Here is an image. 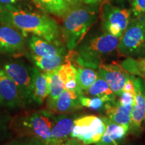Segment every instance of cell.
<instances>
[{
	"label": "cell",
	"mask_w": 145,
	"mask_h": 145,
	"mask_svg": "<svg viewBox=\"0 0 145 145\" xmlns=\"http://www.w3.org/2000/svg\"><path fill=\"white\" fill-rule=\"evenodd\" d=\"M32 2L44 13L63 18L69 8L64 0H32Z\"/></svg>",
	"instance_id": "44dd1931"
},
{
	"label": "cell",
	"mask_w": 145,
	"mask_h": 145,
	"mask_svg": "<svg viewBox=\"0 0 145 145\" xmlns=\"http://www.w3.org/2000/svg\"><path fill=\"white\" fill-rule=\"evenodd\" d=\"M0 66L16 84L24 106L31 104L33 67H29L24 61L11 59L0 64Z\"/></svg>",
	"instance_id": "52a82bcc"
},
{
	"label": "cell",
	"mask_w": 145,
	"mask_h": 145,
	"mask_svg": "<svg viewBox=\"0 0 145 145\" xmlns=\"http://www.w3.org/2000/svg\"><path fill=\"white\" fill-rule=\"evenodd\" d=\"M74 120L72 118L65 114H59L55 117L51 130L50 145H61L70 138Z\"/></svg>",
	"instance_id": "2e32d148"
},
{
	"label": "cell",
	"mask_w": 145,
	"mask_h": 145,
	"mask_svg": "<svg viewBox=\"0 0 145 145\" xmlns=\"http://www.w3.org/2000/svg\"><path fill=\"white\" fill-rule=\"evenodd\" d=\"M66 55V54H65ZM65 55H57L54 57H41L28 53V57L35 65L36 67L43 72H49L57 69L65 62Z\"/></svg>",
	"instance_id": "d6986e66"
},
{
	"label": "cell",
	"mask_w": 145,
	"mask_h": 145,
	"mask_svg": "<svg viewBox=\"0 0 145 145\" xmlns=\"http://www.w3.org/2000/svg\"><path fill=\"white\" fill-rule=\"evenodd\" d=\"M123 92L125 93H130L133 97H136V89L135 86V83H134V76L130 75V77L128 78V80L125 83L124 88H123Z\"/></svg>",
	"instance_id": "f546056e"
},
{
	"label": "cell",
	"mask_w": 145,
	"mask_h": 145,
	"mask_svg": "<svg viewBox=\"0 0 145 145\" xmlns=\"http://www.w3.org/2000/svg\"><path fill=\"white\" fill-rule=\"evenodd\" d=\"M98 76L104 79L117 97L123 93V88L130 75L116 63H101L97 69Z\"/></svg>",
	"instance_id": "30bf717a"
},
{
	"label": "cell",
	"mask_w": 145,
	"mask_h": 145,
	"mask_svg": "<svg viewBox=\"0 0 145 145\" xmlns=\"http://www.w3.org/2000/svg\"><path fill=\"white\" fill-rule=\"evenodd\" d=\"M83 93L86 95L101 97L106 102L116 100L117 97L106 81L99 76L93 85Z\"/></svg>",
	"instance_id": "ffe728a7"
},
{
	"label": "cell",
	"mask_w": 145,
	"mask_h": 145,
	"mask_svg": "<svg viewBox=\"0 0 145 145\" xmlns=\"http://www.w3.org/2000/svg\"><path fill=\"white\" fill-rule=\"evenodd\" d=\"M31 53L41 57L65 55L67 52L66 45L61 42H49L39 36L32 35L27 40Z\"/></svg>",
	"instance_id": "7c38bea8"
},
{
	"label": "cell",
	"mask_w": 145,
	"mask_h": 145,
	"mask_svg": "<svg viewBox=\"0 0 145 145\" xmlns=\"http://www.w3.org/2000/svg\"><path fill=\"white\" fill-rule=\"evenodd\" d=\"M26 39L17 28L0 22V54L16 57L25 53Z\"/></svg>",
	"instance_id": "9c48e42d"
},
{
	"label": "cell",
	"mask_w": 145,
	"mask_h": 145,
	"mask_svg": "<svg viewBox=\"0 0 145 145\" xmlns=\"http://www.w3.org/2000/svg\"><path fill=\"white\" fill-rule=\"evenodd\" d=\"M48 110L56 114H67L83 108L79 95L73 91L64 89L55 100L47 102Z\"/></svg>",
	"instance_id": "5bb4252c"
},
{
	"label": "cell",
	"mask_w": 145,
	"mask_h": 145,
	"mask_svg": "<svg viewBox=\"0 0 145 145\" xmlns=\"http://www.w3.org/2000/svg\"><path fill=\"white\" fill-rule=\"evenodd\" d=\"M132 0H116V1L118 3H120V4H124L126 2H131Z\"/></svg>",
	"instance_id": "e575fe53"
},
{
	"label": "cell",
	"mask_w": 145,
	"mask_h": 145,
	"mask_svg": "<svg viewBox=\"0 0 145 145\" xmlns=\"http://www.w3.org/2000/svg\"><path fill=\"white\" fill-rule=\"evenodd\" d=\"M136 89L135 104L132 108L129 132L137 136L142 131V122L145 119V81L134 76Z\"/></svg>",
	"instance_id": "8fae6325"
},
{
	"label": "cell",
	"mask_w": 145,
	"mask_h": 145,
	"mask_svg": "<svg viewBox=\"0 0 145 145\" xmlns=\"http://www.w3.org/2000/svg\"><path fill=\"white\" fill-rule=\"evenodd\" d=\"M76 68V81L78 86L83 92L88 90L98 78V73L95 69L86 67L77 66Z\"/></svg>",
	"instance_id": "7402d4cb"
},
{
	"label": "cell",
	"mask_w": 145,
	"mask_h": 145,
	"mask_svg": "<svg viewBox=\"0 0 145 145\" xmlns=\"http://www.w3.org/2000/svg\"><path fill=\"white\" fill-rule=\"evenodd\" d=\"M99 14V8L97 5L82 4L68 11L63 17L61 32L69 50L79 46L97 20Z\"/></svg>",
	"instance_id": "3957f363"
},
{
	"label": "cell",
	"mask_w": 145,
	"mask_h": 145,
	"mask_svg": "<svg viewBox=\"0 0 145 145\" xmlns=\"http://www.w3.org/2000/svg\"><path fill=\"white\" fill-rule=\"evenodd\" d=\"M45 74L48 80V89H49L47 102H50L55 100L60 94L62 93L63 91L65 89L64 84L59 77L58 68L52 71L46 72Z\"/></svg>",
	"instance_id": "603a6c76"
},
{
	"label": "cell",
	"mask_w": 145,
	"mask_h": 145,
	"mask_svg": "<svg viewBox=\"0 0 145 145\" xmlns=\"http://www.w3.org/2000/svg\"><path fill=\"white\" fill-rule=\"evenodd\" d=\"M61 145H86L81 140H78L75 138H70L66 142L63 143Z\"/></svg>",
	"instance_id": "d6a6232c"
},
{
	"label": "cell",
	"mask_w": 145,
	"mask_h": 145,
	"mask_svg": "<svg viewBox=\"0 0 145 145\" xmlns=\"http://www.w3.org/2000/svg\"><path fill=\"white\" fill-rule=\"evenodd\" d=\"M101 118L106 125V131L101 140L94 145H120L129 132L130 126L116 124L107 117Z\"/></svg>",
	"instance_id": "9a60e30c"
},
{
	"label": "cell",
	"mask_w": 145,
	"mask_h": 145,
	"mask_svg": "<svg viewBox=\"0 0 145 145\" xmlns=\"http://www.w3.org/2000/svg\"><path fill=\"white\" fill-rule=\"evenodd\" d=\"M48 93L49 89L46 74L37 67H33L31 92L32 103H35L39 106L43 104L48 97Z\"/></svg>",
	"instance_id": "e0dca14e"
},
{
	"label": "cell",
	"mask_w": 145,
	"mask_h": 145,
	"mask_svg": "<svg viewBox=\"0 0 145 145\" xmlns=\"http://www.w3.org/2000/svg\"><path fill=\"white\" fill-rule=\"evenodd\" d=\"M64 1L67 5L69 10L83 4V0H64Z\"/></svg>",
	"instance_id": "1f68e13d"
},
{
	"label": "cell",
	"mask_w": 145,
	"mask_h": 145,
	"mask_svg": "<svg viewBox=\"0 0 145 145\" xmlns=\"http://www.w3.org/2000/svg\"><path fill=\"white\" fill-rule=\"evenodd\" d=\"M55 117L49 110H39L15 117L11 120L10 128L20 137L33 138L44 145H50Z\"/></svg>",
	"instance_id": "277c9868"
},
{
	"label": "cell",
	"mask_w": 145,
	"mask_h": 145,
	"mask_svg": "<svg viewBox=\"0 0 145 145\" xmlns=\"http://www.w3.org/2000/svg\"><path fill=\"white\" fill-rule=\"evenodd\" d=\"M106 0H83V4L86 5H101Z\"/></svg>",
	"instance_id": "836d02e7"
},
{
	"label": "cell",
	"mask_w": 145,
	"mask_h": 145,
	"mask_svg": "<svg viewBox=\"0 0 145 145\" xmlns=\"http://www.w3.org/2000/svg\"><path fill=\"white\" fill-rule=\"evenodd\" d=\"M9 120L6 117L0 114V140L5 137L8 130Z\"/></svg>",
	"instance_id": "4dcf8cb0"
},
{
	"label": "cell",
	"mask_w": 145,
	"mask_h": 145,
	"mask_svg": "<svg viewBox=\"0 0 145 145\" xmlns=\"http://www.w3.org/2000/svg\"><path fill=\"white\" fill-rule=\"evenodd\" d=\"M58 72L63 84L69 81L76 79V68L67 60H65V62L58 68Z\"/></svg>",
	"instance_id": "cb8c5ba5"
},
{
	"label": "cell",
	"mask_w": 145,
	"mask_h": 145,
	"mask_svg": "<svg viewBox=\"0 0 145 145\" xmlns=\"http://www.w3.org/2000/svg\"><path fill=\"white\" fill-rule=\"evenodd\" d=\"M120 39L106 32L95 36L79 45L77 50H69L65 60L70 61L75 67H86L97 70L103 63V58L117 49Z\"/></svg>",
	"instance_id": "7a4b0ae2"
},
{
	"label": "cell",
	"mask_w": 145,
	"mask_h": 145,
	"mask_svg": "<svg viewBox=\"0 0 145 145\" xmlns=\"http://www.w3.org/2000/svg\"><path fill=\"white\" fill-rule=\"evenodd\" d=\"M99 13L104 32L120 39L131 21V10L106 0L101 4Z\"/></svg>",
	"instance_id": "8992f818"
},
{
	"label": "cell",
	"mask_w": 145,
	"mask_h": 145,
	"mask_svg": "<svg viewBox=\"0 0 145 145\" xmlns=\"http://www.w3.org/2000/svg\"><path fill=\"white\" fill-rule=\"evenodd\" d=\"M106 125L101 118L84 116L75 119L71 138H75L86 145L95 144L101 140Z\"/></svg>",
	"instance_id": "ba28073f"
},
{
	"label": "cell",
	"mask_w": 145,
	"mask_h": 145,
	"mask_svg": "<svg viewBox=\"0 0 145 145\" xmlns=\"http://www.w3.org/2000/svg\"><path fill=\"white\" fill-rule=\"evenodd\" d=\"M26 0H0V12L27 9Z\"/></svg>",
	"instance_id": "484cf974"
},
{
	"label": "cell",
	"mask_w": 145,
	"mask_h": 145,
	"mask_svg": "<svg viewBox=\"0 0 145 145\" xmlns=\"http://www.w3.org/2000/svg\"><path fill=\"white\" fill-rule=\"evenodd\" d=\"M79 101L81 106L93 110H100L104 108L106 101L99 97H87L83 94L79 96Z\"/></svg>",
	"instance_id": "d4e9b609"
},
{
	"label": "cell",
	"mask_w": 145,
	"mask_h": 145,
	"mask_svg": "<svg viewBox=\"0 0 145 145\" xmlns=\"http://www.w3.org/2000/svg\"><path fill=\"white\" fill-rule=\"evenodd\" d=\"M118 50L126 57L145 56V13L130 21L120 38Z\"/></svg>",
	"instance_id": "5b68a950"
},
{
	"label": "cell",
	"mask_w": 145,
	"mask_h": 145,
	"mask_svg": "<svg viewBox=\"0 0 145 145\" xmlns=\"http://www.w3.org/2000/svg\"><path fill=\"white\" fill-rule=\"evenodd\" d=\"M130 10L135 18L142 16L145 13V0H132Z\"/></svg>",
	"instance_id": "4316f807"
},
{
	"label": "cell",
	"mask_w": 145,
	"mask_h": 145,
	"mask_svg": "<svg viewBox=\"0 0 145 145\" xmlns=\"http://www.w3.org/2000/svg\"><path fill=\"white\" fill-rule=\"evenodd\" d=\"M118 100L120 104L123 105V106H134L135 101V97H133L132 95H130V93L123 92V93L121 94V95L119 96V98Z\"/></svg>",
	"instance_id": "f1b7e54d"
},
{
	"label": "cell",
	"mask_w": 145,
	"mask_h": 145,
	"mask_svg": "<svg viewBox=\"0 0 145 145\" xmlns=\"http://www.w3.org/2000/svg\"><path fill=\"white\" fill-rule=\"evenodd\" d=\"M0 106L10 108L24 106L17 87L0 66Z\"/></svg>",
	"instance_id": "4fadbf2b"
},
{
	"label": "cell",
	"mask_w": 145,
	"mask_h": 145,
	"mask_svg": "<svg viewBox=\"0 0 145 145\" xmlns=\"http://www.w3.org/2000/svg\"><path fill=\"white\" fill-rule=\"evenodd\" d=\"M132 108L133 106H123L116 99L114 101L106 102L104 109L107 118L110 121L116 124L130 126Z\"/></svg>",
	"instance_id": "ac0fdd59"
},
{
	"label": "cell",
	"mask_w": 145,
	"mask_h": 145,
	"mask_svg": "<svg viewBox=\"0 0 145 145\" xmlns=\"http://www.w3.org/2000/svg\"><path fill=\"white\" fill-rule=\"evenodd\" d=\"M5 145H44L40 141L33 138L27 137L26 138L20 139V140H14L13 142Z\"/></svg>",
	"instance_id": "83f0119b"
},
{
	"label": "cell",
	"mask_w": 145,
	"mask_h": 145,
	"mask_svg": "<svg viewBox=\"0 0 145 145\" xmlns=\"http://www.w3.org/2000/svg\"><path fill=\"white\" fill-rule=\"evenodd\" d=\"M0 22L19 30L26 38L29 34L49 42H61V32L57 21L46 13L28 9L0 12Z\"/></svg>",
	"instance_id": "6da1fadb"
},
{
	"label": "cell",
	"mask_w": 145,
	"mask_h": 145,
	"mask_svg": "<svg viewBox=\"0 0 145 145\" xmlns=\"http://www.w3.org/2000/svg\"><path fill=\"white\" fill-rule=\"evenodd\" d=\"M128 145H137V144H128Z\"/></svg>",
	"instance_id": "d590c367"
}]
</instances>
